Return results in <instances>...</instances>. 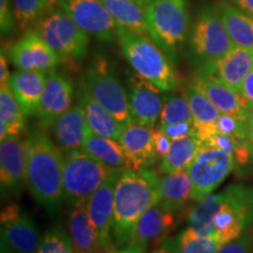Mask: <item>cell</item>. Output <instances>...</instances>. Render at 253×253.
<instances>
[{"label":"cell","mask_w":253,"mask_h":253,"mask_svg":"<svg viewBox=\"0 0 253 253\" xmlns=\"http://www.w3.org/2000/svg\"><path fill=\"white\" fill-rule=\"evenodd\" d=\"M161 201V177L148 169H123L114 194V237L128 246L140 218Z\"/></svg>","instance_id":"cell-1"},{"label":"cell","mask_w":253,"mask_h":253,"mask_svg":"<svg viewBox=\"0 0 253 253\" xmlns=\"http://www.w3.org/2000/svg\"><path fill=\"white\" fill-rule=\"evenodd\" d=\"M27 186L34 199L50 214L63 202V155L42 126L26 137Z\"/></svg>","instance_id":"cell-2"},{"label":"cell","mask_w":253,"mask_h":253,"mask_svg":"<svg viewBox=\"0 0 253 253\" xmlns=\"http://www.w3.org/2000/svg\"><path fill=\"white\" fill-rule=\"evenodd\" d=\"M118 38L123 55L136 74L164 93L178 89V77L169 56L149 36L134 33L118 26Z\"/></svg>","instance_id":"cell-3"},{"label":"cell","mask_w":253,"mask_h":253,"mask_svg":"<svg viewBox=\"0 0 253 253\" xmlns=\"http://www.w3.org/2000/svg\"><path fill=\"white\" fill-rule=\"evenodd\" d=\"M84 149L63 154V201L74 207L88 198L116 171Z\"/></svg>","instance_id":"cell-4"},{"label":"cell","mask_w":253,"mask_h":253,"mask_svg":"<svg viewBox=\"0 0 253 253\" xmlns=\"http://www.w3.org/2000/svg\"><path fill=\"white\" fill-rule=\"evenodd\" d=\"M145 12L149 37L173 60L190 32L188 0H156Z\"/></svg>","instance_id":"cell-5"},{"label":"cell","mask_w":253,"mask_h":253,"mask_svg":"<svg viewBox=\"0 0 253 253\" xmlns=\"http://www.w3.org/2000/svg\"><path fill=\"white\" fill-rule=\"evenodd\" d=\"M34 27L60 60H80L87 54L89 34L59 4L43 14Z\"/></svg>","instance_id":"cell-6"},{"label":"cell","mask_w":253,"mask_h":253,"mask_svg":"<svg viewBox=\"0 0 253 253\" xmlns=\"http://www.w3.org/2000/svg\"><path fill=\"white\" fill-rule=\"evenodd\" d=\"M220 196L219 210L213 217V237L224 245L253 226V188L232 184Z\"/></svg>","instance_id":"cell-7"},{"label":"cell","mask_w":253,"mask_h":253,"mask_svg":"<svg viewBox=\"0 0 253 253\" xmlns=\"http://www.w3.org/2000/svg\"><path fill=\"white\" fill-rule=\"evenodd\" d=\"M80 84L120 123L126 126L134 122L129 107L128 91L118 75H115L103 60H97L84 72Z\"/></svg>","instance_id":"cell-8"},{"label":"cell","mask_w":253,"mask_h":253,"mask_svg":"<svg viewBox=\"0 0 253 253\" xmlns=\"http://www.w3.org/2000/svg\"><path fill=\"white\" fill-rule=\"evenodd\" d=\"M192 52L203 65L216 62L237 47L231 39L219 11L205 6L198 12L190 38Z\"/></svg>","instance_id":"cell-9"},{"label":"cell","mask_w":253,"mask_h":253,"mask_svg":"<svg viewBox=\"0 0 253 253\" xmlns=\"http://www.w3.org/2000/svg\"><path fill=\"white\" fill-rule=\"evenodd\" d=\"M235 156L219 148L203 144L188 168L192 184V198L201 201L211 195L235 167Z\"/></svg>","instance_id":"cell-10"},{"label":"cell","mask_w":253,"mask_h":253,"mask_svg":"<svg viewBox=\"0 0 253 253\" xmlns=\"http://www.w3.org/2000/svg\"><path fill=\"white\" fill-rule=\"evenodd\" d=\"M59 5L88 34L104 42L118 36V25L101 0H58Z\"/></svg>","instance_id":"cell-11"},{"label":"cell","mask_w":253,"mask_h":253,"mask_svg":"<svg viewBox=\"0 0 253 253\" xmlns=\"http://www.w3.org/2000/svg\"><path fill=\"white\" fill-rule=\"evenodd\" d=\"M11 61L18 69L50 73L59 65L58 54L47 45L37 31H28L8 50Z\"/></svg>","instance_id":"cell-12"},{"label":"cell","mask_w":253,"mask_h":253,"mask_svg":"<svg viewBox=\"0 0 253 253\" xmlns=\"http://www.w3.org/2000/svg\"><path fill=\"white\" fill-rule=\"evenodd\" d=\"M1 242L14 253H38L39 250L37 225L17 204H9L1 211Z\"/></svg>","instance_id":"cell-13"},{"label":"cell","mask_w":253,"mask_h":253,"mask_svg":"<svg viewBox=\"0 0 253 253\" xmlns=\"http://www.w3.org/2000/svg\"><path fill=\"white\" fill-rule=\"evenodd\" d=\"M26 142L8 136L0 143V188L2 194L17 195L27 184Z\"/></svg>","instance_id":"cell-14"},{"label":"cell","mask_w":253,"mask_h":253,"mask_svg":"<svg viewBox=\"0 0 253 253\" xmlns=\"http://www.w3.org/2000/svg\"><path fill=\"white\" fill-rule=\"evenodd\" d=\"M163 91L140 75L128 80V99L130 113L135 122L155 128L160 120L164 103Z\"/></svg>","instance_id":"cell-15"},{"label":"cell","mask_w":253,"mask_h":253,"mask_svg":"<svg viewBox=\"0 0 253 253\" xmlns=\"http://www.w3.org/2000/svg\"><path fill=\"white\" fill-rule=\"evenodd\" d=\"M73 96L74 90L67 78L55 71L48 73L37 113L40 126L45 129L52 128L56 120L73 107Z\"/></svg>","instance_id":"cell-16"},{"label":"cell","mask_w":253,"mask_h":253,"mask_svg":"<svg viewBox=\"0 0 253 253\" xmlns=\"http://www.w3.org/2000/svg\"><path fill=\"white\" fill-rule=\"evenodd\" d=\"M153 131V126L135 121L125 126L119 142L125 151L129 169H148L156 163L158 156L155 150Z\"/></svg>","instance_id":"cell-17"},{"label":"cell","mask_w":253,"mask_h":253,"mask_svg":"<svg viewBox=\"0 0 253 253\" xmlns=\"http://www.w3.org/2000/svg\"><path fill=\"white\" fill-rule=\"evenodd\" d=\"M116 170L107 181L88 198L87 209L95 227L101 237L104 248L108 251L112 245V233L114 232V194L120 172Z\"/></svg>","instance_id":"cell-18"},{"label":"cell","mask_w":253,"mask_h":253,"mask_svg":"<svg viewBox=\"0 0 253 253\" xmlns=\"http://www.w3.org/2000/svg\"><path fill=\"white\" fill-rule=\"evenodd\" d=\"M191 84L201 90L221 114H233L245 118L248 101L239 91L226 86L213 74L201 69Z\"/></svg>","instance_id":"cell-19"},{"label":"cell","mask_w":253,"mask_h":253,"mask_svg":"<svg viewBox=\"0 0 253 253\" xmlns=\"http://www.w3.org/2000/svg\"><path fill=\"white\" fill-rule=\"evenodd\" d=\"M176 213L158 203L151 207L136 224L130 244H137L147 250L156 243H164L166 237L173 230Z\"/></svg>","instance_id":"cell-20"},{"label":"cell","mask_w":253,"mask_h":253,"mask_svg":"<svg viewBox=\"0 0 253 253\" xmlns=\"http://www.w3.org/2000/svg\"><path fill=\"white\" fill-rule=\"evenodd\" d=\"M253 68V49L235 47L216 62L203 65L202 71L213 74L226 86L240 93V88Z\"/></svg>","instance_id":"cell-21"},{"label":"cell","mask_w":253,"mask_h":253,"mask_svg":"<svg viewBox=\"0 0 253 253\" xmlns=\"http://www.w3.org/2000/svg\"><path fill=\"white\" fill-rule=\"evenodd\" d=\"M46 73L18 69L11 75L8 86L20 104L26 118L37 115L46 87Z\"/></svg>","instance_id":"cell-22"},{"label":"cell","mask_w":253,"mask_h":253,"mask_svg":"<svg viewBox=\"0 0 253 253\" xmlns=\"http://www.w3.org/2000/svg\"><path fill=\"white\" fill-rule=\"evenodd\" d=\"M69 232L77 253L107 252L87 209V202L73 207L69 214Z\"/></svg>","instance_id":"cell-23"},{"label":"cell","mask_w":253,"mask_h":253,"mask_svg":"<svg viewBox=\"0 0 253 253\" xmlns=\"http://www.w3.org/2000/svg\"><path fill=\"white\" fill-rule=\"evenodd\" d=\"M50 130L55 141L65 151L82 149L89 126L81 104L73 106L62 114L52 126Z\"/></svg>","instance_id":"cell-24"},{"label":"cell","mask_w":253,"mask_h":253,"mask_svg":"<svg viewBox=\"0 0 253 253\" xmlns=\"http://www.w3.org/2000/svg\"><path fill=\"white\" fill-rule=\"evenodd\" d=\"M78 94L90 130L103 137L119 141L125 126L120 123L109 112H107L100 103H97L81 84H79Z\"/></svg>","instance_id":"cell-25"},{"label":"cell","mask_w":253,"mask_h":253,"mask_svg":"<svg viewBox=\"0 0 253 253\" xmlns=\"http://www.w3.org/2000/svg\"><path fill=\"white\" fill-rule=\"evenodd\" d=\"M190 199L194 198L188 170L164 173V177H161V204L177 213L183 210Z\"/></svg>","instance_id":"cell-26"},{"label":"cell","mask_w":253,"mask_h":253,"mask_svg":"<svg viewBox=\"0 0 253 253\" xmlns=\"http://www.w3.org/2000/svg\"><path fill=\"white\" fill-rule=\"evenodd\" d=\"M119 27L149 36L145 7L135 0H101Z\"/></svg>","instance_id":"cell-27"},{"label":"cell","mask_w":253,"mask_h":253,"mask_svg":"<svg viewBox=\"0 0 253 253\" xmlns=\"http://www.w3.org/2000/svg\"><path fill=\"white\" fill-rule=\"evenodd\" d=\"M201 147L202 141L197 135H188L172 140L168 153L161 158V171L173 173L188 170Z\"/></svg>","instance_id":"cell-28"},{"label":"cell","mask_w":253,"mask_h":253,"mask_svg":"<svg viewBox=\"0 0 253 253\" xmlns=\"http://www.w3.org/2000/svg\"><path fill=\"white\" fill-rule=\"evenodd\" d=\"M217 8L235 45L253 49V18L227 2H220Z\"/></svg>","instance_id":"cell-29"},{"label":"cell","mask_w":253,"mask_h":253,"mask_svg":"<svg viewBox=\"0 0 253 253\" xmlns=\"http://www.w3.org/2000/svg\"><path fill=\"white\" fill-rule=\"evenodd\" d=\"M25 118L26 115L8 84H0V140L20 135L26 126Z\"/></svg>","instance_id":"cell-30"},{"label":"cell","mask_w":253,"mask_h":253,"mask_svg":"<svg viewBox=\"0 0 253 253\" xmlns=\"http://www.w3.org/2000/svg\"><path fill=\"white\" fill-rule=\"evenodd\" d=\"M82 149L107 166L116 169H129L128 161L120 142L95 134L90 128L84 138Z\"/></svg>","instance_id":"cell-31"},{"label":"cell","mask_w":253,"mask_h":253,"mask_svg":"<svg viewBox=\"0 0 253 253\" xmlns=\"http://www.w3.org/2000/svg\"><path fill=\"white\" fill-rule=\"evenodd\" d=\"M163 244L169 253H217L221 246L214 237L199 235L191 226L182 230L175 238Z\"/></svg>","instance_id":"cell-32"},{"label":"cell","mask_w":253,"mask_h":253,"mask_svg":"<svg viewBox=\"0 0 253 253\" xmlns=\"http://www.w3.org/2000/svg\"><path fill=\"white\" fill-rule=\"evenodd\" d=\"M221 203L220 192L217 195H209L204 197L189 212L188 219L190 226L199 235L213 237V217L219 210Z\"/></svg>","instance_id":"cell-33"},{"label":"cell","mask_w":253,"mask_h":253,"mask_svg":"<svg viewBox=\"0 0 253 253\" xmlns=\"http://www.w3.org/2000/svg\"><path fill=\"white\" fill-rule=\"evenodd\" d=\"M191 122H195L194 115L185 94H176L171 91L166 95L158 126H176Z\"/></svg>","instance_id":"cell-34"},{"label":"cell","mask_w":253,"mask_h":253,"mask_svg":"<svg viewBox=\"0 0 253 253\" xmlns=\"http://www.w3.org/2000/svg\"><path fill=\"white\" fill-rule=\"evenodd\" d=\"M184 94L189 101L192 115H194L196 129L216 123L221 113L201 90L190 84V86L185 87Z\"/></svg>","instance_id":"cell-35"},{"label":"cell","mask_w":253,"mask_h":253,"mask_svg":"<svg viewBox=\"0 0 253 253\" xmlns=\"http://www.w3.org/2000/svg\"><path fill=\"white\" fill-rule=\"evenodd\" d=\"M18 27L26 31L36 26L43 14L58 5V0H12Z\"/></svg>","instance_id":"cell-36"},{"label":"cell","mask_w":253,"mask_h":253,"mask_svg":"<svg viewBox=\"0 0 253 253\" xmlns=\"http://www.w3.org/2000/svg\"><path fill=\"white\" fill-rule=\"evenodd\" d=\"M38 253H77L71 237L60 226L47 231L41 240Z\"/></svg>","instance_id":"cell-37"},{"label":"cell","mask_w":253,"mask_h":253,"mask_svg":"<svg viewBox=\"0 0 253 253\" xmlns=\"http://www.w3.org/2000/svg\"><path fill=\"white\" fill-rule=\"evenodd\" d=\"M216 132L236 138L239 141L249 140V126L245 118L233 114H220L219 118L214 123Z\"/></svg>","instance_id":"cell-38"},{"label":"cell","mask_w":253,"mask_h":253,"mask_svg":"<svg viewBox=\"0 0 253 253\" xmlns=\"http://www.w3.org/2000/svg\"><path fill=\"white\" fill-rule=\"evenodd\" d=\"M253 250V226L232 242L221 245L217 253H252Z\"/></svg>","instance_id":"cell-39"},{"label":"cell","mask_w":253,"mask_h":253,"mask_svg":"<svg viewBox=\"0 0 253 253\" xmlns=\"http://www.w3.org/2000/svg\"><path fill=\"white\" fill-rule=\"evenodd\" d=\"M17 25L13 2L11 0H0V31H1V36L13 34Z\"/></svg>","instance_id":"cell-40"},{"label":"cell","mask_w":253,"mask_h":253,"mask_svg":"<svg viewBox=\"0 0 253 253\" xmlns=\"http://www.w3.org/2000/svg\"><path fill=\"white\" fill-rule=\"evenodd\" d=\"M157 128H160L161 130L166 132L171 140L183 137V136L196 135L195 122L181 123V125H176V126H158Z\"/></svg>","instance_id":"cell-41"},{"label":"cell","mask_w":253,"mask_h":253,"mask_svg":"<svg viewBox=\"0 0 253 253\" xmlns=\"http://www.w3.org/2000/svg\"><path fill=\"white\" fill-rule=\"evenodd\" d=\"M153 140L155 150H156L158 158H162L164 155L168 153V150H169L172 140L166 134V132L161 130L160 128H154Z\"/></svg>","instance_id":"cell-42"},{"label":"cell","mask_w":253,"mask_h":253,"mask_svg":"<svg viewBox=\"0 0 253 253\" xmlns=\"http://www.w3.org/2000/svg\"><path fill=\"white\" fill-rule=\"evenodd\" d=\"M240 94L248 101V103L253 104V68L249 73L244 82H243L242 88H240Z\"/></svg>","instance_id":"cell-43"},{"label":"cell","mask_w":253,"mask_h":253,"mask_svg":"<svg viewBox=\"0 0 253 253\" xmlns=\"http://www.w3.org/2000/svg\"><path fill=\"white\" fill-rule=\"evenodd\" d=\"M11 74L8 72L7 67V60L5 58L4 50H1V55H0V84H7Z\"/></svg>","instance_id":"cell-44"},{"label":"cell","mask_w":253,"mask_h":253,"mask_svg":"<svg viewBox=\"0 0 253 253\" xmlns=\"http://www.w3.org/2000/svg\"><path fill=\"white\" fill-rule=\"evenodd\" d=\"M237 8L253 18V0H230Z\"/></svg>","instance_id":"cell-45"},{"label":"cell","mask_w":253,"mask_h":253,"mask_svg":"<svg viewBox=\"0 0 253 253\" xmlns=\"http://www.w3.org/2000/svg\"><path fill=\"white\" fill-rule=\"evenodd\" d=\"M108 253H145V249L137 244H129L123 249L115 250V251H110Z\"/></svg>","instance_id":"cell-46"},{"label":"cell","mask_w":253,"mask_h":253,"mask_svg":"<svg viewBox=\"0 0 253 253\" xmlns=\"http://www.w3.org/2000/svg\"><path fill=\"white\" fill-rule=\"evenodd\" d=\"M245 120L249 128H253V104L249 103L245 110Z\"/></svg>","instance_id":"cell-47"},{"label":"cell","mask_w":253,"mask_h":253,"mask_svg":"<svg viewBox=\"0 0 253 253\" xmlns=\"http://www.w3.org/2000/svg\"><path fill=\"white\" fill-rule=\"evenodd\" d=\"M0 253H14L11 249L8 248L5 243L1 242V248H0Z\"/></svg>","instance_id":"cell-48"},{"label":"cell","mask_w":253,"mask_h":253,"mask_svg":"<svg viewBox=\"0 0 253 253\" xmlns=\"http://www.w3.org/2000/svg\"><path fill=\"white\" fill-rule=\"evenodd\" d=\"M151 253H169V250H168L167 246L163 244L162 248H160V249L155 250V251H153Z\"/></svg>","instance_id":"cell-49"},{"label":"cell","mask_w":253,"mask_h":253,"mask_svg":"<svg viewBox=\"0 0 253 253\" xmlns=\"http://www.w3.org/2000/svg\"><path fill=\"white\" fill-rule=\"evenodd\" d=\"M135 1H137L138 4H141L145 8H147V6L149 5V0H135Z\"/></svg>","instance_id":"cell-50"},{"label":"cell","mask_w":253,"mask_h":253,"mask_svg":"<svg viewBox=\"0 0 253 253\" xmlns=\"http://www.w3.org/2000/svg\"><path fill=\"white\" fill-rule=\"evenodd\" d=\"M249 140L251 141L253 144V128H250V130H249Z\"/></svg>","instance_id":"cell-51"},{"label":"cell","mask_w":253,"mask_h":253,"mask_svg":"<svg viewBox=\"0 0 253 253\" xmlns=\"http://www.w3.org/2000/svg\"><path fill=\"white\" fill-rule=\"evenodd\" d=\"M151 1H156V0H149V4H150V2H151Z\"/></svg>","instance_id":"cell-52"},{"label":"cell","mask_w":253,"mask_h":253,"mask_svg":"<svg viewBox=\"0 0 253 253\" xmlns=\"http://www.w3.org/2000/svg\"><path fill=\"white\" fill-rule=\"evenodd\" d=\"M252 155H253V144H252Z\"/></svg>","instance_id":"cell-53"}]
</instances>
